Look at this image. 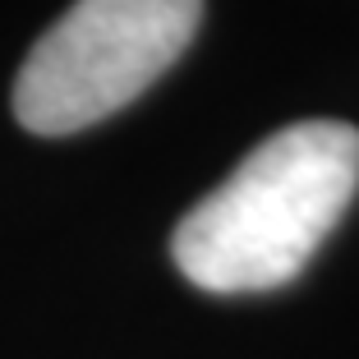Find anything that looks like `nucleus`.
<instances>
[{
    "instance_id": "2",
    "label": "nucleus",
    "mask_w": 359,
    "mask_h": 359,
    "mask_svg": "<svg viewBox=\"0 0 359 359\" xmlns=\"http://www.w3.org/2000/svg\"><path fill=\"white\" fill-rule=\"evenodd\" d=\"M203 0H74L32 42L14 116L32 134H79L157 83L194 42Z\"/></svg>"
},
{
    "instance_id": "1",
    "label": "nucleus",
    "mask_w": 359,
    "mask_h": 359,
    "mask_svg": "<svg viewBox=\"0 0 359 359\" xmlns=\"http://www.w3.org/2000/svg\"><path fill=\"white\" fill-rule=\"evenodd\" d=\"M359 189V129L299 120L267 134L180 217L170 258L198 290L249 295L304 272Z\"/></svg>"
}]
</instances>
